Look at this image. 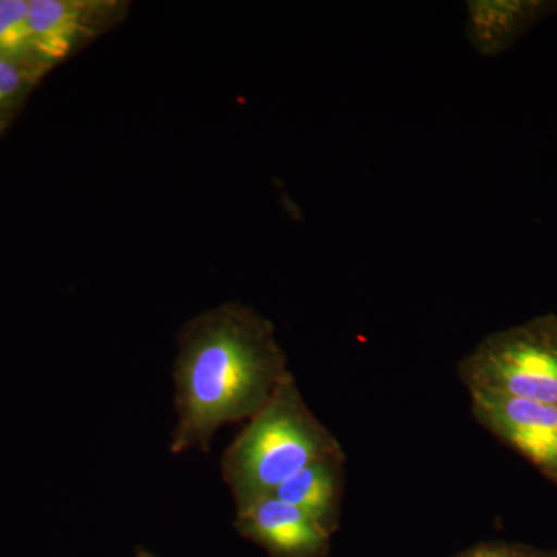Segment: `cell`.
Returning a JSON list of instances; mask_svg holds the SVG:
<instances>
[{
  "label": "cell",
  "instance_id": "cell-1",
  "mask_svg": "<svg viewBox=\"0 0 557 557\" xmlns=\"http://www.w3.org/2000/svg\"><path fill=\"white\" fill-rule=\"evenodd\" d=\"M288 373L274 325L251 307L223 304L190 319L174 364L171 453H208L220 428L255 417Z\"/></svg>",
  "mask_w": 557,
  "mask_h": 557
},
{
  "label": "cell",
  "instance_id": "cell-2",
  "mask_svg": "<svg viewBox=\"0 0 557 557\" xmlns=\"http://www.w3.org/2000/svg\"><path fill=\"white\" fill-rule=\"evenodd\" d=\"M339 450L338 440L311 412L289 372L231 442L220 467L239 511L273 496L282 483L311 461Z\"/></svg>",
  "mask_w": 557,
  "mask_h": 557
},
{
  "label": "cell",
  "instance_id": "cell-3",
  "mask_svg": "<svg viewBox=\"0 0 557 557\" xmlns=\"http://www.w3.org/2000/svg\"><path fill=\"white\" fill-rule=\"evenodd\" d=\"M469 392L557 406V317L544 314L485 336L458 362Z\"/></svg>",
  "mask_w": 557,
  "mask_h": 557
},
{
  "label": "cell",
  "instance_id": "cell-4",
  "mask_svg": "<svg viewBox=\"0 0 557 557\" xmlns=\"http://www.w3.org/2000/svg\"><path fill=\"white\" fill-rule=\"evenodd\" d=\"M475 421L557 486V406L469 392Z\"/></svg>",
  "mask_w": 557,
  "mask_h": 557
},
{
  "label": "cell",
  "instance_id": "cell-5",
  "mask_svg": "<svg viewBox=\"0 0 557 557\" xmlns=\"http://www.w3.org/2000/svg\"><path fill=\"white\" fill-rule=\"evenodd\" d=\"M234 527L269 557H327L332 549V534L317 520L274 496L236 511Z\"/></svg>",
  "mask_w": 557,
  "mask_h": 557
},
{
  "label": "cell",
  "instance_id": "cell-6",
  "mask_svg": "<svg viewBox=\"0 0 557 557\" xmlns=\"http://www.w3.org/2000/svg\"><path fill=\"white\" fill-rule=\"evenodd\" d=\"M98 10L81 0H28L30 64L39 76L75 53L94 32Z\"/></svg>",
  "mask_w": 557,
  "mask_h": 557
},
{
  "label": "cell",
  "instance_id": "cell-7",
  "mask_svg": "<svg viewBox=\"0 0 557 557\" xmlns=\"http://www.w3.org/2000/svg\"><path fill=\"white\" fill-rule=\"evenodd\" d=\"M344 479L346 454L339 450L311 461L282 483L273 496L302 509L333 536L339 528Z\"/></svg>",
  "mask_w": 557,
  "mask_h": 557
},
{
  "label": "cell",
  "instance_id": "cell-8",
  "mask_svg": "<svg viewBox=\"0 0 557 557\" xmlns=\"http://www.w3.org/2000/svg\"><path fill=\"white\" fill-rule=\"evenodd\" d=\"M547 9L544 2L468 0L465 32L469 46L482 57H496Z\"/></svg>",
  "mask_w": 557,
  "mask_h": 557
},
{
  "label": "cell",
  "instance_id": "cell-9",
  "mask_svg": "<svg viewBox=\"0 0 557 557\" xmlns=\"http://www.w3.org/2000/svg\"><path fill=\"white\" fill-rule=\"evenodd\" d=\"M0 53L36 73L30 64L28 0H0Z\"/></svg>",
  "mask_w": 557,
  "mask_h": 557
},
{
  "label": "cell",
  "instance_id": "cell-10",
  "mask_svg": "<svg viewBox=\"0 0 557 557\" xmlns=\"http://www.w3.org/2000/svg\"><path fill=\"white\" fill-rule=\"evenodd\" d=\"M38 79L32 70L0 53V131L5 129Z\"/></svg>",
  "mask_w": 557,
  "mask_h": 557
},
{
  "label": "cell",
  "instance_id": "cell-11",
  "mask_svg": "<svg viewBox=\"0 0 557 557\" xmlns=\"http://www.w3.org/2000/svg\"><path fill=\"white\" fill-rule=\"evenodd\" d=\"M523 545L504 541L480 542L454 557H522Z\"/></svg>",
  "mask_w": 557,
  "mask_h": 557
},
{
  "label": "cell",
  "instance_id": "cell-12",
  "mask_svg": "<svg viewBox=\"0 0 557 557\" xmlns=\"http://www.w3.org/2000/svg\"><path fill=\"white\" fill-rule=\"evenodd\" d=\"M522 557H557V552L553 549H541L523 545Z\"/></svg>",
  "mask_w": 557,
  "mask_h": 557
}]
</instances>
